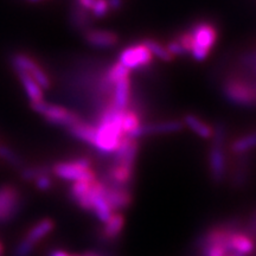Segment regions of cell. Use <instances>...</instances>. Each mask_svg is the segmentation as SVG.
<instances>
[{"mask_svg": "<svg viewBox=\"0 0 256 256\" xmlns=\"http://www.w3.org/2000/svg\"><path fill=\"white\" fill-rule=\"evenodd\" d=\"M186 32L190 40V56L197 62L206 60L218 42L217 25L208 19H200L192 23Z\"/></svg>", "mask_w": 256, "mask_h": 256, "instance_id": "obj_1", "label": "cell"}, {"mask_svg": "<svg viewBox=\"0 0 256 256\" xmlns=\"http://www.w3.org/2000/svg\"><path fill=\"white\" fill-rule=\"evenodd\" d=\"M226 127L218 124L214 127V136L208 151V168L211 180L220 185L228 177V154H226Z\"/></svg>", "mask_w": 256, "mask_h": 256, "instance_id": "obj_2", "label": "cell"}, {"mask_svg": "<svg viewBox=\"0 0 256 256\" xmlns=\"http://www.w3.org/2000/svg\"><path fill=\"white\" fill-rule=\"evenodd\" d=\"M222 94L230 104L242 107H256V80L232 72L222 82Z\"/></svg>", "mask_w": 256, "mask_h": 256, "instance_id": "obj_3", "label": "cell"}, {"mask_svg": "<svg viewBox=\"0 0 256 256\" xmlns=\"http://www.w3.org/2000/svg\"><path fill=\"white\" fill-rule=\"evenodd\" d=\"M94 162L89 156H75V158L57 162L51 166L54 177L68 182H92L98 178V174L92 168Z\"/></svg>", "mask_w": 256, "mask_h": 256, "instance_id": "obj_4", "label": "cell"}, {"mask_svg": "<svg viewBox=\"0 0 256 256\" xmlns=\"http://www.w3.org/2000/svg\"><path fill=\"white\" fill-rule=\"evenodd\" d=\"M10 64L14 72H23L30 75L43 90H49L52 86L49 74L36 58L25 52H14L10 56Z\"/></svg>", "mask_w": 256, "mask_h": 256, "instance_id": "obj_5", "label": "cell"}, {"mask_svg": "<svg viewBox=\"0 0 256 256\" xmlns=\"http://www.w3.org/2000/svg\"><path fill=\"white\" fill-rule=\"evenodd\" d=\"M30 107L36 113L40 114L48 124H54V126L57 127H63L66 130L82 119L80 114L76 113V112L69 110L66 107H63V106L50 104V102H46V100L32 102V104H30Z\"/></svg>", "mask_w": 256, "mask_h": 256, "instance_id": "obj_6", "label": "cell"}, {"mask_svg": "<svg viewBox=\"0 0 256 256\" xmlns=\"http://www.w3.org/2000/svg\"><path fill=\"white\" fill-rule=\"evenodd\" d=\"M152 54L150 50L144 46L142 42L139 43L130 44L124 48L119 54V60L118 62L122 64L124 68L128 70H140L145 69L153 63Z\"/></svg>", "mask_w": 256, "mask_h": 256, "instance_id": "obj_7", "label": "cell"}, {"mask_svg": "<svg viewBox=\"0 0 256 256\" xmlns=\"http://www.w3.org/2000/svg\"><path fill=\"white\" fill-rule=\"evenodd\" d=\"M22 208V194L14 185L0 188V223H8L18 215Z\"/></svg>", "mask_w": 256, "mask_h": 256, "instance_id": "obj_8", "label": "cell"}, {"mask_svg": "<svg viewBox=\"0 0 256 256\" xmlns=\"http://www.w3.org/2000/svg\"><path fill=\"white\" fill-rule=\"evenodd\" d=\"M183 120H164L152 124H142L140 127L130 138L140 140L142 138L152 136H164V134H172L180 132L184 130Z\"/></svg>", "mask_w": 256, "mask_h": 256, "instance_id": "obj_9", "label": "cell"}, {"mask_svg": "<svg viewBox=\"0 0 256 256\" xmlns=\"http://www.w3.org/2000/svg\"><path fill=\"white\" fill-rule=\"evenodd\" d=\"M124 217L121 212H114L96 230L95 238L102 246H112L121 238L124 232Z\"/></svg>", "mask_w": 256, "mask_h": 256, "instance_id": "obj_10", "label": "cell"}, {"mask_svg": "<svg viewBox=\"0 0 256 256\" xmlns=\"http://www.w3.org/2000/svg\"><path fill=\"white\" fill-rule=\"evenodd\" d=\"M132 78L130 75L124 76L113 83L110 104L116 110H126L132 107Z\"/></svg>", "mask_w": 256, "mask_h": 256, "instance_id": "obj_11", "label": "cell"}, {"mask_svg": "<svg viewBox=\"0 0 256 256\" xmlns=\"http://www.w3.org/2000/svg\"><path fill=\"white\" fill-rule=\"evenodd\" d=\"M82 37L84 38L88 46L98 48V49H110V48L116 46L120 42L119 34L115 32L94 28L82 32Z\"/></svg>", "mask_w": 256, "mask_h": 256, "instance_id": "obj_12", "label": "cell"}, {"mask_svg": "<svg viewBox=\"0 0 256 256\" xmlns=\"http://www.w3.org/2000/svg\"><path fill=\"white\" fill-rule=\"evenodd\" d=\"M230 170H232V172H230V180H232V186L236 188L244 186L249 180V176H250L252 171L250 153L235 156V159H234Z\"/></svg>", "mask_w": 256, "mask_h": 256, "instance_id": "obj_13", "label": "cell"}, {"mask_svg": "<svg viewBox=\"0 0 256 256\" xmlns=\"http://www.w3.org/2000/svg\"><path fill=\"white\" fill-rule=\"evenodd\" d=\"M104 185V196L106 200L108 202L114 212H120L132 206L133 194L132 190L128 188H112Z\"/></svg>", "mask_w": 256, "mask_h": 256, "instance_id": "obj_14", "label": "cell"}, {"mask_svg": "<svg viewBox=\"0 0 256 256\" xmlns=\"http://www.w3.org/2000/svg\"><path fill=\"white\" fill-rule=\"evenodd\" d=\"M255 242L256 241L254 238L247 230H243L242 228L236 230L235 232L232 234L229 238V252H235V254L243 256L250 255L255 250Z\"/></svg>", "mask_w": 256, "mask_h": 256, "instance_id": "obj_15", "label": "cell"}, {"mask_svg": "<svg viewBox=\"0 0 256 256\" xmlns=\"http://www.w3.org/2000/svg\"><path fill=\"white\" fill-rule=\"evenodd\" d=\"M69 136H72L74 139L78 140L88 145L94 146L95 144V136H96V126L92 122L81 119L76 124L66 128Z\"/></svg>", "mask_w": 256, "mask_h": 256, "instance_id": "obj_16", "label": "cell"}, {"mask_svg": "<svg viewBox=\"0 0 256 256\" xmlns=\"http://www.w3.org/2000/svg\"><path fill=\"white\" fill-rule=\"evenodd\" d=\"M69 22L75 30H78L82 34V32L88 30V28H92V25L94 19H92L88 11L82 8L81 6L74 0L72 4L70 5L69 10Z\"/></svg>", "mask_w": 256, "mask_h": 256, "instance_id": "obj_17", "label": "cell"}, {"mask_svg": "<svg viewBox=\"0 0 256 256\" xmlns=\"http://www.w3.org/2000/svg\"><path fill=\"white\" fill-rule=\"evenodd\" d=\"M184 126L190 128V130L196 134L197 136L202 138V139L211 140L214 136V127L210 126L206 120L198 116L196 114L188 113L184 116L183 119Z\"/></svg>", "mask_w": 256, "mask_h": 256, "instance_id": "obj_18", "label": "cell"}, {"mask_svg": "<svg viewBox=\"0 0 256 256\" xmlns=\"http://www.w3.org/2000/svg\"><path fill=\"white\" fill-rule=\"evenodd\" d=\"M54 228H55V222L52 220L43 218L28 230L26 234L24 235V238L28 240L32 244L36 246L37 242H40L42 238L49 235L54 230Z\"/></svg>", "mask_w": 256, "mask_h": 256, "instance_id": "obj_19", "label": "cell"}, {"mask_svg": "<svg viewBox=\"0 0 256 256\" xmlns=\"http://www.w3.org/2000/svg\"><path fill=\"white\" fill-rule=\"evenodd\" d=\"M14 74L17 75L20 84L23 86V89L28 98V100H30V104L44 100V90L37 84L36 81L30 75H28L26 72H17Z\"/></svg>", "mask_w": 256, "mask_h": 256, "instance_id": "obj_20", "label": "cell"}, {"mask_svg": "<svg viewBox=\"0 0 256 256\" xmlns=\"http://www.w3.org/2000/svg\"><path fill=\"white\" fill-rule=\"evenodd\" d=\"M256 148V130L249 132L247 134L236 138L234 142L230 144V152L234 156L246 154L250 153Z\"/></svg>", "mask_w": 256, "mask_h": 256, "instance_id": "obj_21", "label": "cell"}, {"mask_svg": "<svg viewBox=\"0 0 256 256\" xmlns=\"http://www.w3.org/2000/svg\"><path fill=\"white\" fill-rule=\"evenodd\" d=\"M142 124V114H140V112L134 108L133 106L130 107L128 110L124 112L122 116V132L124 136L130 138L132 134L136 132L138 128L140 127V124Z\"/></svg>", "mask_w": 256, "mask_h": 256, "instance_id": "obj_22", "label": "cell"}, {"mask_svg": "<svg viewBox=\"0 0 256 256\" xmlns=\"http://www.w3.org/2000/svg\"><path fill=\"white\" fill-rule=\"evenodd\" d=\"M142 43L150 50V52L152 54L153 57H156V58L162 60V62L170 63L174 60V57L168 52V49H166L165 44H162V42L156 40V38H144Z\"/></svg>", "mask_w": 256, "mask_h": 256, "instance_id": "obj_23", "label": "cell"}, {"mask_svg": "<svg viewBox=\"0 0 256 256\" xmlns=\"http://www.w3.org/2000/svg\"><path fill=\"white\" fill-rule=\"evenodd\" d=\"M0 159L4 160L5 162H8L12 168H17L18 171L26 165L25 164V160L22 158V156L16 150L4 142H0Z\"/></svg>", "mask_w": 256, "mask_h": 256, "instance_id": "obj_24", "label": "cell"}, {"mask_svg": "<svg viewBox=\"0 0 256 256\" xmlns=\"http://www.w3.org/2000/svg\"><path fill=\"white\" fill-rule=\"evenodd\" d=\"M46 174H51L50 166L46 165H25L23 168L19 170V176H20L22 180L31 182V183H34L38 177Z\"/></svg>", "mask_w": 256, "mask_h": 256, "instance_id": "obj_25", "label": "cell"}, {"mask_svg": "<svg viewBox=\"0 0 256 256\" xmlns=\"http://www.w3.org/2000/svg\"><path fill=\"white\" fill-rule=\"evenodd\" d=\"M110 6H108V2L107 0H96L94 2V5H92V8L90 11H89V14L92 17V19H104L107 17L108 14H110Z\"/></svg>", "mask_w": 256, "mask_h": 256, "instance_id": "obj_26", "label": "cell"}, {"mask_svg": "<svg viewBox=\"0 0 256 256\" xmlns=\"http://www.w3.org/2000/svg\"><path fill=\"white\" fill-rule=\"evenodd\" d=\"M34 247H36V246L32 244V243H30L28 240H25L23 238L20 240V242L16 246L12 256H31V254L34 250Z\"/></svg>", "mask_w": 256, "mask_h": 256, "instance_id": "obj_27", "label": "cell"}, {"mask_svg": "<svg viewBox=\"0 0 256 256\" xmlns=\"http://www.w3.org/2000/svg\"><path fill=\"white\" fill-rule=\"evenodd\" d=\"M34 186L40 191H49L54 186V176L52 174H46L38 177L34 182Z\"/></svg>", "mask_w": 256, "mask_h": 256, "instance_id": "obj_28", "label": "cell"}, {"mask_svg": "<svg viewBox=\"0 0 256 256\" xmlns=\"http://www.w3.org/2000/svg\"><path fill=\"white\" fill-rule=\"evenodd\" d=\"M108 6H110V11H119L124 6V0H107Z\"/></svg>", "mask_w": 256, "mask_h": 256, "instance_id": "obj_29", "label": "cell"}, {"mask_svg": "<svg viewBox=\"0 0 256 256\" xmlns=\"http://www.w3.org/2000/svg\"><path fill=\"white\" fill-rule=\"evenodd\" d=\"M74 256H113L107 250H89L86 252L83 255H74Z\"/></svg>", "mask_w": 256, "mask_h": 256, "instance_id": "obj_30", "label": "cell"}, {"mask_svg": "<svg viewBox=\"0 0 256 256\" xmlns=\"http://www.w3.org/2000/svg\"><path fill=\"white\" fill-rule=\"evenodd\" d=\"M76 2H78V4L81 6L82 8H84L86 11H90L92 10V5H94V2H96V0H75Z\"/></svg>", "mask_w": 256, "mask_h": 256, "instance_id": "obj_31", "label": "cell"}, {"mask_svg": "<svg viewBox=\"0 0 256 256\" xmlns=\"http://www.w3.org/2000/svg\"><path fill=\"white\" fill-rule=\"evenodd\" d=\"M48 256H72V255L68 254L66 252L62 250V249H52V250L49 252Z\"/></svg>", "mask_w": 256, "mask_h": 256, "instance_id": "obj_32", "label": "cell"}, {"mask_svg": "<svg viewBox=\"0 0 256 256\" xmlns=\"http://www.w3.org/2000/svg\"><path fill=\"white\" fill-rule=\"evenodd\" d=\"M26 2H30V4H38V2H44V0H26Z\"/></svg>", "mask_w": 256, "mask_h": 256, "instance_id": "obj_33", "label": "cell"}, {"mask_svg": "<svg viewBox=\"0 0 256 256\" xmlns=\"http://www.w3.org/2000/svg\"><path fill=\"white\" fill-rule=\"evenodd\" d=\"M226 256H243V255H240V254H235V252H228Z\"/></svg>", "mask_w": 256, "mask_h": 256, "instance_id": "obj_34", "label": "cell"}, {"mask_svg": "<svg viewBox=\"0 0 256 256\" xmlns=\"http://www.w3.org/2000/svg\"><path fill=\"white\" fill-rule=\"evenodd\" d=\"M2 250H4V249H2V243H0V256L2 255Z\"/></svg>", "mask_w": 256, "mask_h": 256, "instance_id": "obj_35", "label": "cell"}]
</instances>
